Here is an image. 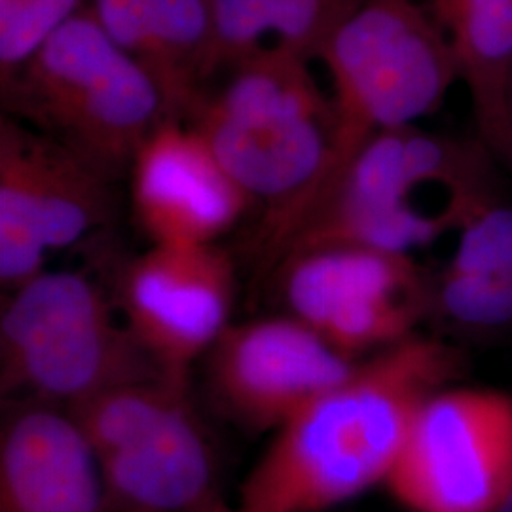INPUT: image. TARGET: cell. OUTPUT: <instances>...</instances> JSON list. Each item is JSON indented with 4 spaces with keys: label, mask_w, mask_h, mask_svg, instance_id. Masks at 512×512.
<instances>
[{
    "label": "cell",
    "mask_w": 512,
    "mask_h": 512,
    "mask_svg": "<svg viewBox=\"0 0 512 512\" xmlns=\"http://www.w3.org/2000/svg\"><path fill=\"white\" fill-rule=\"evenodd\" d=\"M92 0H0V82L23 65Z\"/></svg>",
    "instance_id": "18"
},
{
    "label": "cell",
    "mask_w": 512,
    "mask_h": 512,
    "mask_svg": "<svg viewBox=\"0 0 512 512\" xmlns=\"http://www.w3.org/2000/svg\"><path fill=\"white\" fill-rule=\"evenodd\" d=\"M368 0H211L215 73L268 50L317 59Z\"/></svg>",
    "instance_id": "17"
},
{
    "label": "cell",
    "mask_w": 512,
    "mask_h": 512,
    "mask_svg": "<svg viewBox=\"0 0 512 512\" xmlns=\"http://www.w3.org/2000/svg\"><path fill=\"white\" fill-rule=\"evenodd\" d=\"M490 154L482 141H456L418 126L376 135L294 230L272 270L289 256L325 247L410 255L459 230L456 213H427L414 196L423 186L440 184L452 200L495 198Z\"/></svg>",
    "instance_id": "3"
},
{
    "label": "cell",
    "mask_w": 512,
    "mask_h": 512,
    "mask_svg": "<svg viewBox=\"0 0 512 512\" xmlns=\"http://www.w3.org/2000/svg\"><path fill=\"white\" fill-rule=\"evenodd\" d=\"M459 368L456 349L418 334L359 363L275 431L236 507L327 512L385 484L421 404Z\"/></svg>",
    "instance_id": "1"
},
{
    "label": "cell",
    "mask_w": 512,
    "mask_h": 512,
    "mask_svg": "<svg viewBox=\"0 0 512 512\" xmlns=\"http://www.w3.org/2000/svg\"><path fill=\"white\" fill-rule=\"evenodd\" d=\"M317 59L330 76L334 135L329 173L308 215L368 141L435 114L461 82L454 50L423 0H368Z\"/></svg>",
    "instance_id": "5"
},
{
    "label": "cell",
    "mask_w": 512,
    "mask_h": 512,
    "mask_svg": "<svg viewBox=\"0 0 512 512\" xmlns=\"http://www.w3.org/2000/svg\"><path fill=\"white\" fill-rule=\"evenodd\" d=\"M249 202L266 205L262 266L308 215L329 173L334 114L310 61L281 50L232 67L219 93L188 118Z\"/></svg>",
    "instance_id": "2"
},
{
    "label": "cell",
    "mask_w": 512,
    "mask_h": 512,
    "mask_svg": "<svg viewBox=\"0 0 512 512\" xmlns=\"http://www.w3.org/2000/svg\"><path fill=\"white\" fill-rule=\"evenodd\" d=\"M236 272L217 245H152L129 262L118 310L165 372L190 380V368L232 327Z\"/></svg>",
    "instance_id": "11"
},
{
    "label": "cell",
    "mask_w": 512,
    "mask_h": 512,
    "mask_svg": "<svg viewBox=\"0 0 512 512\" xmlns=\"http://www.w3.org/2000/svg\"><path fill=\"white\" fill-rule=\"evenodd\" d=\"M158 376L169 374L90 277L44 270L8 293L0 317L2 399L73 408Z\"/></svg>",
    "instance_id": "6"
},
{
    "label": "cell",
    "mask_w": 512,
    "mask_h": 512,
    "mask_svg": "<svg viewBox=\"0 0 512 512\" xmlns=\"http://www.w3.org/2000/svg\"><path fill=\"white\" fill-rule=\"evenodd\" d=\"M499 512H512V494L509 495V499L505 501V505L499 509Z\"/></svg>",
    "instance_id": "22"
},
{
    "label": "cell",
    "mask_w": 512,
    "mask_h": 512,
    "mask_svg": "<svg viewBox=\"0 0 512 512\" xmlns=\"http://www.w3.org/2000/svg\"><path fill=\"white\" fill-rule=\"evenodd\" d=\"M439 302L448 317L467 327L499 329L512 325V277L448 270Z\"/></svg>",
    "instance_id": "20"
},
{
    "label": "cell",
    "mask_w": 512,
    "mask_h": 512,
    "mask_svg": "<svg viewBox=\"0 0 512 512\" xmlns=\"http://www.w3.org/2000/svg\"><path fill=\"white\" fill-rule=\"evenodd\" d=\"M109 37L139 61L164 93L173 120H188L215 74L211 0H92Z\"/></svg>",
    "instance_id": "15"
},
{
    "label": "cell",
    "mask_w": 512,
    "mask_h": 512,
    "mask_svg": "<svg viewBox=\"0 0 512 512\" xmlns=\"http://www.w3.org/2000/svg\"><path fill=\"white\" fill-rule=\"evenodd\" d=\"M499 158L507 160L512 165V82L509 90V101H507V131H505V141L497 152Z\"/></svg>",
    "instance_id": "21"
},
{
    "label": "cell",
    "mask_w": 512,
    "mask_h": 512,
    "mask_svg": "<svg viewBox=\"0 0 512 512\" xmlns=\"http://www.w3.org/2000/svg\"><path fill=\"white\" fill-rule=\"evenodd\" d=\"M205 359L220 410L272 433L359 365L289 313L232 323Z\"/></svg>",
    "instance_id": "12"
},
{
    "label": "cell",
    "mask_w": 512,
    "mask_h": 512,
    "mask_svg": "<svg viewBox=\"0 0 512 512\" xmlns=\"http://www.w3.org/2000/svg\"><path fill=\"white\" fill-rule=\"evenodd\" d=\"M110 179L37 129L0 122V283L16 291L46 270L110 211Z\"/></svg>",
    "instance_id": "9"
},
{
    "label": "cell",
    "mask_w": 512,
    "mask_h": 512,
    "mask_svg": "<svg viewBox=\"0 0 512 512\" xmlns=\"http://www.w3.org/2000/svg\"><path fill=\"white\" fill-rule=\"evenodd\" d=\"M2 95L10 110L109 179L173 120L156 80L109 37L92 6L65 23Z\"/></svg>",
    "instance_id": "4"
},
{
    "label": "cell",
    "mask_w": 512,
    "mask_h": 512,
    "mask_svg": "<svg viewBox=\"0 0 512 512\" xmlns=\"http://www.w3.org/2000/svg\"><path fill=\"white\" fill-rule=\"evenodd\" d=\"M129 171L133 207L152 245H217L251 203L184 120H165Z\"/></svg>",
    "instance_id": "13"
},
{
    "label": "cell",
    "mask_w": 512,
    "mask_h": 512,
    "mask_svg": "<svg viewBox=\"0 0 512 512\" xmlns=\"http://www.w3.org/2000/svg\"><path fill=\"white\" fill-rule=\"evenodd\" d=\"M385 488L410 512H499L512 494V397L444 387L410 427Z\"/></svg>",
    "instance_id": "8"
},
{
    "label": "cell",
    "mask_w": 512,
    "mask_h": 512,
    "mask_svg": "<svg viewBox=\"0 0 512 512\" xmlns=\"http://www.w3.org/2000/svg\"><path fill=\"white\" fill-rule=\"evenodd\" d=\"M90 440L118 512H217L219 465L188 380L158 376L67 408Z\"/></svg>",
    "instance_id": "7"
},
{
    "label": "cell",
    "mask_w": 512,
    "mask_h": 512,
    "mask_svg": "<svg viewBox=\"0 0 512 512\" xmlns=\"http://www.w3.org/2000/svg\"><path fill=\"white\" fill-rule=\"evenodd\" d=\"M275 272L287 313L353 359L414 336L425 310L410 255L366 247H325L285 258Z\"/></svg>",
    "instance_id": "10"
},
{
    "label": "cell",
    "mask_w": 512,
    "mask_h": 512,
    "mask_svg": "<svg viewBox=\"0 0 512 512\" xmlns=\"http://www.w3.org/2000/svg\"><path fill=\"white\" fill-rule=\"evenodd\" d=\"M217 512H241L238 507H230V505H224V507H220Z\"/></svg>",
    "instance_id": "23"
},
{
    "label": "cell",
    "mask_w": 512,
    "mask_h": 512,
    "mask_svg": "<svg viewBox=\"0 0 512 512\" xmlns=\"http://www.w3.org/2000/svg\"><path fill=\"white\" fill-rule=\"evenodd\" d=\"M448 38L480 141L497 154L507 131L512 82V0H423Z\"/></svg>",
    "instance_id": "16"
},
{
    "label": "cell",
    "mask_w": 512,
    "mask_h": 512,
    "mask_svg": "<svg viewBox=\"0 0 512 512\" xmlns=\"http://www.w3.org/2000/svg\"><path fill=\"white\" fill-rule=\"evenodd\" d=\"M2 401L0 512H118L99 458L65 406Z\"/></svg>",
    "instance_id": "14"
},
{
    "label": "cell",
    "mask_w": 512,
    "mask_h": 512,
    "mask_svg": "<svg viewBox=\"0 0 512 512\" xmlns=\"http://www.w3.org/2000/svg\"><path fill=\"white\" fill-rule=\"evenodd\" d=\"M448 270L512 277V207L492 202L459 228L458 249Z\"/></svg>",
    "instance_id": "19"
}]
</instances>
